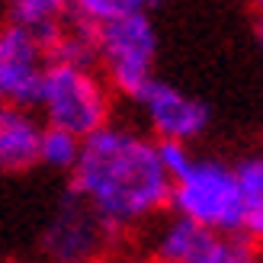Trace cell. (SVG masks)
<instances>
[{"instance_id":"obj_1","label":"cell","mask_w":263,"mask_h":263,"mask_svg":"<svg viewBox=\"0 0 263 263\" xmlns=\"http://www.w3.org/2000/svg\"><path fill=\"white\" fill-rule=\"evenodd\" d=\"M71 177L74 196L109 234L138 228L170 205V177L157 154V141L128 125L109 122L84 138Z\"/></svg>"},{"instance_id":"obj_2","label":"cell","mask_w":263,"mask_h":263,"mask_svg":"<svg viewBox=\"0 0 263 263\" xmlns=\"http://www.w3.org/2000/svg\"><path fill=\"white\" fill-rule=\"evenodd\" d=\"M170 209L212 234L244 231V199L234 167L221 157H193L190 167L170 180Z\"/></svg>"},{"instance_id":"obj_3","label":"cell","mask_w":263,"mask_h":263,"mask_svg":"<svg viewBox=\"0 0 263 263\" xmlns=\"http://www.w3.org/2000/svg\"><path fill=\"white\" fill-rule=\"evenodd\" d=\"M39 109L45 116V125L90 138L103 125H109V84L93 68L51 61L39 93Z\"/></svg>"},{"instance_id":"obj_4","label":"cell","mask_w":263,"mask_h":263,"mask_svg":"<svg viewBox=\"0 0 263 263\" xmlns=\"http://www.w3.org/2000/svg\"><path fill=\"white\" fill-rule=\"evenodd\" d=\"M97 61L112 90L135 100L154 81L157 29L148 13L112 20L97 29Z\"/></svg>"},{"instance_id":"obj_5","label":"cell","mask_w":263,"mask_h":263,"mask_svg":"<svg viewBox=\"0 0 263 263\" xmlns=\"http://www.w3.org/2000/svg\"><path fill=\"white\" fill-rule=\"evenodd\" d=\"M48 51L39 39L16 23L0 26V103L20 109L39 106Z\"/></svg>"},{"instance_id":"obj_6","label":"cell","mask_w":263,"mask_h":263,"mask_svg":"<svg viewBox=\"0 0 263 263\" xmlns=\"http://www.w3.org/2000/svg\"><path fill=\"white\" fill-rule=\"evenodd\" d=\"M135 103L157 141L190 144L196 138H202L209 122H212V109L199 97H193L167 81H157V77L135 97Z\"/></svg>"},{"instance_id":"obj_7","label":"cell","mask_w":263,"mask_h":263,"mask_svg":"<svg viewBox=\"0 0 263 263\" xmlns=\"http://www.w3.org/2000/svg\"><path fill=\"white\" fill-rule=\"evenodd\" d=\"M106 238L109 231L100 225V218L71 193L48 221L42 247L55 263H90L103 251Z\"/></svg>"},{"instance_id":"obj_8","label":"cell","mask_w":263,"mask_h":263,"mask_svg":"<svg viewBox=\"0 0 263 263\" xmlns=\"http://www.w3.org/2000/svg\"><path fill=\"white\" fill-rule=\"evenodd\" d=\"M45 122L35 119L32 109L0 103V170L16 174L39 164V138Z\"/></svg>"},{"instance_id":"obj_9","label":"cell","mask_w":263,"mask_h":263,"mask_svg":"<svg viewBox=\"0 0 263 263\" xmlns=\"http://www.w3.org/2000/svg\"><path fill=\"white\" fill-rule=\"evenodd\" d=\"M215 241H218V234L174 215L154 231L151 257H154V263H205Z\"/></svg>"},{"instance_id":"obj_10","label":"cell","mask_w":263,"mask_h":263,"mask_svg":"<svg viewBox=\"0 0 263 263\" xmlns=\"http://www.w3.org/2000/svg\"><path fill=\"white\" fill-rule=\"evenodd\" d=\"M10 13H13L10 23L29 29L45 45V51L74 16L71 0H10Z\"/></svg>"},{"instance_id":"obj_11","label":"cell","mask_w":263,"mask_h":263,"mask_svg":"<svg viewBox=\"0 0 263 263\" xmlns=\"http://www.w3.org/2000/svg\"><path fill=\"white\" fill-rule=\"evenodd\" d=\"M161 4H167V0H71V10H74V20L100 29V26H106L112 20L148 13Z\"/></svg>"},{"instance_id":"obj_12","label":"cell","mask_w":263,"mask_h":263,"mask_svg":"<svg viewBox=\"0 0 263 263\" xmlns=\"http://www.w3.org/2000/svg\"><path fill=\"white\" fill-rule=\"evenodd\" d=\"M81 148H84V138L45 125L42 138H39V164H45L51 170H74L77 161H81Z\"/></svg>"},{"instance_id":"obj_13","label":"cell","mask_w":263,"mask_h":263,"mask_svg":"<svg viewBox=\"0 0 263 263\" xmlns=\"http://www.w3.org/2000/svg\"><path fill=\"white\" fill-rule=\"evenodd\" d=\"M234 177L241 186V199H244V215L251 209L263 205V154H251L244 161L234 164Z\"/></svg>"},{"instance_id":"obj_14","label":"cell","mask_w":263,"mask_h":263,"mask_svg":"<svg viewBox=\"0 0 263 263\" xmlns=\"http://www.w3.org/2000/svg\"><path fill=\"white\" fill-rule=\"evenodd\" d=\"M205 263H260V260L254 251V241H247L244 234H218Z\"/></svg>"},{"instance_id":"obj_15","label":"cell","mask_w":263,"mask_h":263,"mask_svg":"<svg viewBox=\"0 0 263 263\" xmlns=\"http://www.w3.org/2000/svg\"><path fill=\"white\" fill-rule=\"evenodd\" d=\"M157 154H161V164H164L170 180L177 174H183V170L190 167V161L196 157L190 151V144H180V141H157Z\"/></svg>"},{"instance_id":"obj_16","label":"cell","mask_w":263,"mask_h":263,"mask_svg":"<svg viewBox=\"0 0 263 263\" xmlns=\"http://www.w3.org/2000/svg\"><path fill=\"white\" fill-rule=\"evenodd\" d=\"M244 234H247V241H260L263 244V205L251 209V212L244 215Z\"/></svg>"},{"instance_id":"obj_17","label":"cell","mask_w":263,"mask_h":263,"mask_svg":"<svg viewBox=\"0 0 263 263\" xmlns=\"http://www.w3.org/2000/svg\"><path fill=\"white\" fill-rule=\"evenodd\" d=\"M257 42H260V48H263V16L257 20Z\"/></svg>"},{"instance_id":"obj_18","label":"cell","mask_w":263,"mask_h":263,"mask_svg":"<svg viewBox=\"0 0 263 263\" xmlns=\"http://www.w3.org/2000/svg\"><path fill=\"white\" fill-rule=\"evenodd\" d=\"M254 7H257V13L263 16V0H254Z\"/></svg>"}]
</instances>
